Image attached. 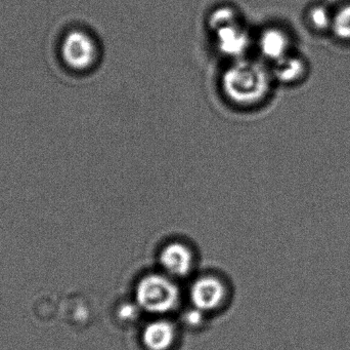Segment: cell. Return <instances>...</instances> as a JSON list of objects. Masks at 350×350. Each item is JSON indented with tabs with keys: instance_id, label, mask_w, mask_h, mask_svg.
<instances>
[{
	"instance_id": "obj_8",
	"label": "cell",
	"mask_w": 350,
	"mask_h": 350,
	"mask_svg": "<svg viewBox=\"0 0 350 350\" xmlns=\"http://www.w3.org/2000/svg\"><path fill=\"white\" fill-rule=\"evenodd\" d=\"M174 326L166 321H156L146 327L143 334L145 347L150 350H166L174 343Z\"/></svg>"
},
{
	"instance_id": "obj_10",
	"label": "cell",
	"mask_w": 350,
	"mask_h": 350,
	"mask_svg": "<svg viewBox=\"0 0 350 350\" xmlns=\"http://www.w3.org/2000/svg\"><path fill=\"white\" fill-rule=\"evenodd\" d=\"M238 14L232 6H219L210 14L209 27L212 31H215L221 27L238 22Z\"/></svg>"
},
{
	"instance_id": "obj_11",
	"label": "cell",
	"mask_w": 350,
	"mask_h": 350,
	"mask_svg": "<svg viewBox=\"0 0 350 350\" xmlns=\"http://www.w3.org/2000/svg\"><path fill=\"white\" fill-rule=\"evenodd\" d=\"M331 29L338 38L350 40V4L343 6L333 14Z\"/></svg>"
},
{
	"instance_id": "obj_5",
	"label": "cell",
	"mask_w": 350,
	"mask_h": 350,
	"mask_svg": "<svg viewBox=\"0 0 350 350\" xmlns=\"http://www.w3.org/2000/svg\"><path fill=\"white\" fill-rule=\"evenodd\" d=\"M218 49L230 57H240L250 45V38L240 22L232 23L214 31Z\"/></svg>"
},
{
	"instance_id": "obj_9",
	"label": "cell",
	"mask_w": 350,
	"mask_h": 350,
	"mask_svg": "<svg viewBox=\"0 0 350 350\" xmlns=\"http://www.w3.org/2000/svg\"><path fill=\"white\" fill-rule=\"evenodd\" d=\"M306 69L304 60L290 53L287 57L275 62L273 77L283 84H293L302 78Z\"/></svg>"
},
{
	"instance_id": "obj_2",
	"label": "cell",
	"mask_w": 350,
	"mask_h": 350,
	"mask_svg": "<svg viewBox=\"0 0 350 350\" xmlns=\"http://www.w3.org/2000/svg\"><path fill=\"white\" fill-rule=\"evenodd\" d=\"M59 55L67 69L85 73L94 69L100 59V47L94 35L84 29L68 30L59 41Z\"/></svg>"
},
{
	"instance_id": "obj_13",
	"label": "cell",
	"mask_w": 350,
	"mask_h": 350,
	"mask_svg": "<svg viewBox=\"0 0 350 350\" xmlns=\"http://www.w3.org/2000/svg\"><path fill=\"white\" fill-rule=\"evenodd\" d=\"M200 312H201V310H198L197 308L196 310H191V312H187V314H185V316H183L185 322L189 325L199 324L202 320V314Z\"/></svg>"
},
{
	"instance_id": "obj_6",
	"label": "cell",
	"mask_w": 350,
	"mask_h": 350,
	"mask_svg": "<svg viewBox=\"0 0 350 350\" xmlns=\"http://www.w3.org/2000/svg\"><path fill=\"white\" fill-rule=\"evenodd\" d=\"M258 47L267 60L275 63L291 53V39L285 31L273 27L261 33Z\"/></svg>"
},
{
	"instance_id": "obj_3",
	"label": "cell",
	"mask_w": 350,
	"mask_h": 350,
	"mask_svg": "<svg viewBox=\"0 0 350 350\" xmlns=\"http://www.w3.org/2000/svg\"><path fill=\"white\" fill-rule=\"evenodd\" d=\"M178 297L179 292L176 286L162 275H147L137 284V303L146 312L151 314L170 312L176 306Z\"/></svg>"
},
{
	"instance_id": "obj_12",
	"label": "cell",
	"mask_w": 350,
	"mask_h": 350,
	"mask_svg": "<svg viewBox=\"0 0 350 350\" xmlns=\"http://www.w3.org/2000/svg\"><path fill=\"white\" fill-rule=\"evenodd\" d=\"M308 18L312 27L318 30H326L331 28L333 22V14L325 6H314L308 12Z\"/></svg>"
},
{
	"instance_id": "obj_7",
	"label": "cell",
	"mask_w": 350,
	"mask_h": 350,
	"mask_svg": "<svg viewBox=\"0 0 350 350\" xmlns=\"http://www.w3.org/2000/svg\"><path fill=\"white\" fill-rule=\"evenodd\" d=\"M160 263L174 277H185L191 271L193 257L191 251L180 242L167 245L160 254Z\"/></svg>"
},
{
	"instance_id": "obj_1",
	"label": "cell",
	"mask_w": 350,
	"mask_h": 350,
	"mask_svg": "<svg viewBox=\"0 0 350 350\" xmlns=\"http://www.w3.org/2000/svg\"><path fill=\"white\" fill-rule=\"evenodd\" d=\"M271 73L261 64L237 61L222 76V90L228 101L243 107L256 106L271 90Z\"/></svg>"
},
{
	"instance_id": "obj_4",
	"label": "cell",
	"mask_w": 350,
	"mask_h": 350,
	"mask_svg": "<svg viewBox=\"0 0 350 350\" xmlns=\"http://www.w3.org/2000/svg\"><path fill=\"white\" fill-rule=\"evenodd\" d=\"M226 291L219 279L213 277H204L197 279L191 289V299L196 308L212 310L218 308L224 300Z\"/></svg>"
}]
</instances>
